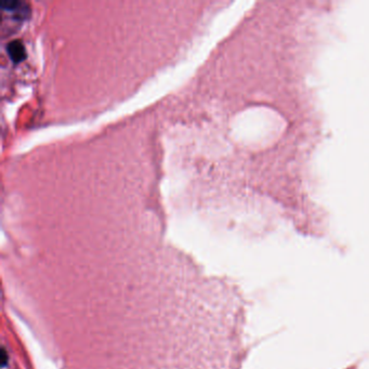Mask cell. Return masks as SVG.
I'll list each match as a JSON object with an SVG mask.
<instances>
[{
	"label": "cell",
	"mask_w": 369,
	"mask_h": 369,
	"mask_svg": "<svg viewBox=\"0 0 369 369\" xmlns=\"http://www.w3.org/2000/svg\"><path fill=\"white\" fill-rule=\"evenodd\" d=\"M2 8L4 10H9L14 12V15L16 19H25L27 16V13L30 12V7L29 4L20 0H3Z\"/></svg>",
	"instance_id": "obj_1"
},
{
	"label": "cell",
	"mask_w": 369,
	"mask_h": 369,
	"mask_svg": "<svg viewBox=\"0 0 369 369\" xmlns=\"http://www.w3.org/2000/svg\"><path fill=\"white\" fill-rule=\"evenodd\" d=\"M7 50H8L10 58L12 59L14 62L23 61L26 56L24 45L22 43L21 40H18V39L11 40L7 46Z\"/></svg>",
	"instance_id": "obj_2"
},
{
	"label": "cell",
	"mask_w": 369,
	"mask_h": 369,
	"mask_svg": "<svg viewBox=\"0 0 369 369\" xmlns=\"http://www.w3.org/2000/svg\"><path fill=\"white\" fill-rule=\"evenodd\" d=\"M1 356H2V366H5V364H7V353H5L4 350H2Z\"/></svg>",
	"instance_id": "obj_3"
}]
</instances>
